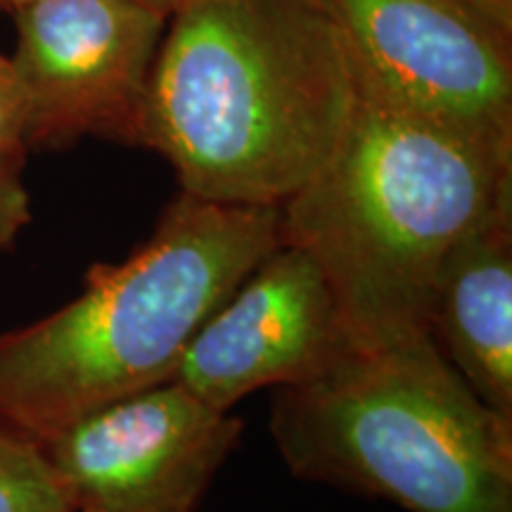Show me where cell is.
<instances>
[{
	"label": "cell",
	"instance_id": "cell-4",
	"mask_svg": "<svg viewBox=\"0 0 512 512\" xmlns=\"http://www.w3.org/2000/svg\"><path fill=\"white\" fill-rule=\"evenodd\" d=\"M268 427L304 482L406 512H512V422L430 335L351 347L316 377L278 387Z\"/></svg>",
	"mask_w": 512,
	"mask_h": 512
},
{
	"label": "cell",
	"instance_id": "cell-7",
	"mask_svg": "<svg viewBox=\"0 0 512 512\" xmlns=\"http://www.w3.org/2000/svg\"><path fill=\"white\" fill-rule=\"evenodd\" d=\"M242 420L169 380L41 441L76 512H197Z\"/></svg>",
	"mask_w": 512,
	"mask_h": 512
},
{
	"label": "cell",
	"instance_id": "cell-5",
	"mask_svg": "<svg viewBox=\"0 0 512 512\" xmlns=\"http://www.w3.org/2000/svg\"><path fill=\"white\" fill-rule=\"evenodd\" d=\"M356 76L415 112L512 147V31L465 0H320Z\"/></svg>",
	"mask_w": 512,
	"mask_h": 512
},
{
	"label": "cell",
	"instance_id": "cell-2",
	"mask_svg": "<svg viewBox=\"0 0 512 512\" xmlns=\"http://www.w3.org/2000/svg\"><path fill=\"white\" fill-rule=\"evenodd\" d=\"M354 76L332 155L280 204L285 245L304 249L335 297L351 347L430 335L451 247L512 197V147L401 105Z\"/></svg>",
	"mask_w": 512,
	"mask_h": 512
},
{
	"label": "cell",
	"instance_id": "cell-9",
	"mask_svg": "<svg viewBox=\"0 0 512 512\" xmlns=\"http://www.w3.org/2000/svg\"><path fill=\"white\" fill-rule=\"evenodd\" d=\"M430 337L472 392L512 422V197L448 252L434 283Z\"/></svg>",
	"mask_w": 512,
	"mask_h": 512
},
{
	"label": "cell",
	"instance_id": "cell-14",
	"mask_svg": "<svg viewBox=\"0 0 512 512\" xmlns=\"http://www.w3.org/2000/svg\"><path fill=\"white\" fill-rule=\"evenodd\" d=\"M138 3H143L150 10H155L157 15L171 19L174 15H178V12L195 8V5L214 3V0H138Z\"/></svg>",
	"mask_w": 512,
	"mask_h": 512
},
{
	"label": "cell",
	"instance_id": "cell-8",
	"mask_svg": "<svg viewBox=\"0 0 512 512\" xmlns=\"http://www.w3.org/2000/svg\"><path fill=\"white\" fill-rule=\"evenodd\" d=\"M349 349L320 266L283 242L204 320L174 380L230 413L256 389L316 377Z\"/></svg>",
	"mask_w": 512,
	"mask_h": 512
},
{
	"label": "cell",
	"instance_id": "cell-10",
	"mask_svg": "<svg viewBox=\"0 0 512 512\" xmlns=\"http://www.w3.org/2000/svg\"><path fill=\"white\" fill-rule=\"evenodd\" d=\"M0 512H76L38 441L0 422Z\"/></svg>",
	"mask_w": 512,
	"mask_h": 512
},
{
	"label": "cell",
	"instance_id": "cell-13",
	"mask_svg": "<svg viewBox=\"0 0 512 512\" xmlns=\"http://www.w3.org/2000/svg\"><path fill=\"white\" fill-rule=\"evenodd\" d=\"M472 8H477L498 27L512 31V0H465Z\"/></svg>",
	"mask_w": 512,
	"mask_h": 512
},
{
	"label": "cell",
	"instance_id": "cell-1",
	"mask_svg": "<svg viewBox=\"0 0 512 512\" xmlns=\"http://www.w3.org/2000/svg\"><path fill=\"white\" fill-rule=\"evenodd\" d=\"M351 105L347 48L320 0H214L166 24L138 147L188 195L280 207L328 162Z\"/></svg>",
	"mask_w": 512,
	"mask_h": 512
},
{
	"label": "cell",
	"instance_id": "cell-6",
	"mask_svg": "<svg viewBox=\"0 0 512 512\" xmlns=\"http://www.w3.org/2000/svg\"><path fill=\"white\" fill-rule=\"evenodd\" d=\"M10 57L27 102V143L138 145L147 83L169 19L138 0H34L15 8Z\"/></svg>",
	"mask_w": 512,
	"mask_h": 512
},
{
	"label": "cell",
	"instance_id": "cell-3",
	"mask_svg": "<svg viewBox=\"0 0 512 512\" xmlns=\"http://www.w3.org/2000/svg\"><path fill=\"white\" fill-rule=\"evenodd\" d=\"M280 245V207L178 192L124 261L91 266L79 297L0 335V422L41 444L174 380L204 320Z\"/></svg>",
	"mask_w": 512,
	"mask_h": 512
},
{
	"label": "cell",
	"instance_id": "cell-15",
	"mask_svg": "<svg viewBox=\"0 0 512 512\" xmlns=\"http://www.w3.org/2000/svg\"><path fill=\"white\" fill-rule=\"evenodd\" d=\"M27 3H34V0H5V8H19V5H27Z\"/></svg>",
	"mask_w": 512,
	"mask_h": 512
},
{
	"label": "cell",
	"instance_id": "cell-12",
	"mask_svg": "<svg viewBox=\"0 0 512 512\" xmlns=\"http://www.w3.org/2000/svg\"><path fill=\"white\" fill-rule=\"evenodd\" d=\"M22 166L0 162V249L10 247L31 221V202L22 183Z\"/></svg>",
	"mask_w": 512,
	"mask_h": 512
},
{
	"label": "cell",
	"instance_id": "cell-16",
	"mask_svg": "<svg viewBox=\"0 0 512 512\" xmlns=\"http://www.w3.org/2000/svg\"><path fill=\"white\" fill-rule=\"evenodd\" d=\"M0 8H5V0H0Z\"/></svg>",
	"mask_w": 512,
	"mask_h": 512
},
{
	"label": "cell",
	"instance_id": "cell-11",
	"mask_svg": "<svg viewBox=\"0 0 512 512\" xmlns=\"http://www.w3.org/2000/svg\"><path fill=\"white\" fill-rule=\"evenodd\" d=\"M27 143V102L15 64L0 55V162L24 164Z\"/></svg>",
	"mask_w": 512,
	"mask_h": 512
}]
</instances>
